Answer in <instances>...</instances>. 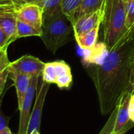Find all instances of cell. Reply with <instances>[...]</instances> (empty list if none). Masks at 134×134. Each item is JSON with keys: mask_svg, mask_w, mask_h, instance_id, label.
<instances>
[{"mask_svg": "<svg viewBox=\"0 0 134 134\" xmlns=\"http://www.w3.org/2000/svg\"><path fill=\"white\" fill-rule=\"evenodd\" d=\"M92 79L103 116L111 114L127 92L134 75V24L108 51L100 65L85 67Z\"/></svg>", "mask_w": 134, "mask_h": 134, "instance_id": "obj_1", "label": "cell"}, {"mask_svg": "<svg viewBox=\"0 0 134 134\" xmlns=\"http://www.w3.org/2000/svg\"><path fill=\"white\" fill-rule=\"evenodd\" d=\"M73 27L62 11L49 16H43L41 38L52 53L71 40Z\"/></svg>", "mask_w": 134, "mask_h": 134, "instance_id": "obj_2", "label": "cell"}, {"mask_svg": "<svg viewBox=\"0 0 134 134\" xmlns=\"http://www.w3.org/2000/svg\"><path fill=\"white\" fill-rule=\"evenodd\" d=\"M126 0H106L103 20V42L111 49L128 30L126 26Z\"/></svg>", "mask_w": 134, "mask_h": 134, "instance_id": "obj_3", "label": "cell"}, {"mask_svg": "<svg viewBox=\"0 0 134 134\" xmlns=\"http://www.w3.org/2000/svg\"><path fill=\"white\" fill-rule=\"evenodd\" d=\"M41 78L49 84H56L60 89L70 88L73 81L71 68L64 60L46 63Z\"/></svg>", "mask_w": 134, "mask_h": 134, "instance_id": "obj_4", "label": "cell"}, {"mask_svg": "<svg viewBox=\"0 0 134 134\" xmlns=\"http://www.w3.org/2000/svg\"><path fill=\"white\" fill-rule=\"evenodd\" d=\"M40 76H33L31 78V82L21 108L19 109L20 111V120L17 134H27L28 125L31 119V107L34 102L35 96L37 92L38 85Z\"/></svg>", "mask_w": 134, "mask_h": 134, "instance_id": "obj_5", "label": "cell"}, {"mask_svg": "<svg viewBox=\"0 0 134 134\" xmlns=\"http://www.w3.org/2000/svg\"><path fill=\"white\" fill-rule=\"evenodd\" d=\"M49 86H50V84L44 82L40 76L38 85V89L36 92L35 101L34 106L31 111V119H30V122L28 125L27 134H30L35 130H37L39 131L42 115V111H43V106H44L45 100H46L47 93L49 91Z\"/></svg>", "mask_w": 134, "mask_h": 134, "instance_id": "obj_6", "label": "cell"}, {"mask_svg": "<svg viewBox=\"0 0 134 134\" xmlns=\"http://www.w3.org/2000/svg\"><path fill=\"white\" fill-rule=\"evenodd\" d=\"M45 64L46 63L35 57L24 55L16 60L10 62L8 68L9 70L15 71L30 77L41 76Z\"/></svg>", "mask_w": 134, "mask_h": 134, "instance_id": "obj_7", "label": "cell"}, {"mask_svg": "<svg viewBox=\"0 0 134 134\" xmlns=\"http://www.w3.org/2000/svg\"><path fill=\"white\" fill-rule=\"evenodd\" d=\"M15 11L18 20L30 24L42 31L43 9L38 4H24L15 7Z\"/></svg>", "mask_w": 134, "mask_h": 134, "instance_id": "obj_8", "label": "cell"}, {"mask_svg": "<svg viewBox=\"0 0 134 134\" xmlns=\"http://www.w3.org/2000/svg\"><path fill=\"white\" fill-rule=\"evenodd\" d=\"M105 7H106V0L103 5L96 12L90 13L89 15L84 16L76 20L73 24V33L75 38L90 31V30L100 27V24L103 23L104 14H105Z\"/></svg>", "mask_w": 134, "mask_h": 134, "instance_id": "obj_9", "label": "cell"}, {"mask_svg": "<svg viewBox=\"0 0 134 134\" xmlns=\"http://www.w3.org/2000/svg\"><path fill=\"white\" fill-rule=\"evenodd\" d=\"M16 21L17 17L15 7L10 2L0 3V27L8 36L9 44L16 40Z\"/></svg>", "mask_w": 134, "mask_h": 134, "instance_id": "obj_10", "label": "cell"}, {"mask_svg": "<svg viewBox=\"0 0 134 134\" xmlns=\"http://www.w3.org/2000/svg\"><path fill=\"white\" fill-rule=\"evenodd\" d=\"M82 51L83 56L82 62L85 68L92 65H100L104 61L109 49L104 42H97L92 49Z\"/></svg>", "mask_w": 134, "mask_h": 134, "instance_id": "obj_11", "label": "cell"}, {"mask_svg": "<svg viewBox=\"0 0 134 134\" xmlns=\"http://www.w3.org/2000/svg\"><path fill=\"white\" fill-rule=\"evenodd\" d=\"M9 71V77L13 82V86L16 89L18 110H19L24 103L31 77L15 71H11V70Z\"/></svg>", "mask_w": 134, "mask_h": 134, "instance_id": "obj_12", "label": "cell"}, {"mask_svg": "<svg viewBox=\"0 0 134 134\" xmlns=\"http://www.w3.org/2000/svg\"><path fill=\"white\" fill-rule=\"evenodd\" d=\"M131 95L132 93L130 92L125 93L118 104V112L113 132H119L122 130L130 122L129 116V104Z\"/></svg>", "mask_w": 134, "mask_h": 134, "instance_id": "obj_13", "label": "cell"}, {"mask_svg": "<svg viewBox=\"0 0 134 134\" xmlns=\"http://www.w3.org/2000/svg\"><path fill=\"white\" fill-rule=\"evenodd\" d=\"M104 2L105 0H82L69 21L73 24L79 18L96 12L103 5Z\"/></svg>", "mask_w": 134, "mask_h": 134, "instance_id": "obj_14", "label": "cell"}, {"mask_svg": "<svg viewBox=\"0 0 134 134\" xmlns=\"http://www.w3.org/2000/svg\"><path fill=\"white\" fill-rule=\"evenodd\" d=\"M100 27H97L90 31H87L76 38L75 40L81 49H90L96 46L98 39Z\"/></svg>", "mask_w": 134, "mask_h": 134, "instance_id": "obj_15", "label": "cell"}, {"mask_svg": "<svg viewBox=\"0 0 134 134\" xmlns=\"http://www.w3.org/2000/svg\"><path fill=\"white\" fill-rule=\"evenodd\" d=\"M42 31L36 29L33 26L17 19L16 28V38L30 37V36H38L41 37Z\"/></svg>", "mask_w": 134, "mask_h": 134, "instance_id": "obj_16", "label": "cell"}, {"mask_svg": "<svg viewBox=\"0 0 134 134\" xmlns=\"http://www.w3.org/2000/svg\"><path fill=\"white\" fill-rule=\"evenodd\" d=\"M63 0H43L38 4L43 9V16H49L61 10Z\"/></svg>", "mask_w": 134, "mask_h": 134, "instance_id": "obj_17", "label": "cell"}, {"mask_svg": "<svg viewBox=\"0 0 134 134\" xmlns=\"http://www.w3.org/2000/svg\"><path fill=\"white\" fill-rule=\"evenodd\" d=\"M82 0H63L61 5V10L68 20L71 19L73 13L77 9L78 5L80 4Z\"/></svg>", "mask_w": 134, "mask_h": 134, "instance_id": "obj_18", "label": "cell"}, {"mask_svg": "<svg viewBox=\"0 0 134 134\" xmlns=\"http://www.w3.org/2000/svg\"><path fill=\"white\" fill-rule=\"evenodd\" d=\"M117 112H118V105L112 111V112L110 114L109 119H108L107 122L105 123V125L104 126V127L102 128V130H100V132L99 133V134H111L113 132L114 127H115V124Z\"/></svg>", "mask_w": 134, "mask_h": 134, "instance_id": "obj_19", "label": "cell"}, {"mask_svg": "<svg viewBox=\"0 0 134 134\" xmlns=\"http://www.w3.org/2000/svg\"><path fill=\"white\" fill-rule=\"evenodd\" d=\"M134 24V0H130L127 3L126 26L127 29L130 28Z\"/></svg>", "mask_w": 134, "mask_h": 134, "instance_id": "obj_20", "label": "cell"}, {"mask_svg": "<svg viewBox=\"0 0 134 134\" xmlns=\"http://www.w3.org/2000/svg\"><path fill=\"white\" fill-rule=\"evenodd\" d=\"M7 48L8 47H4L0 49V73L6 69L10 64V61L8 58Z\"/></svg>", "mask_w": 134, "mask_h": 134, "instance_id": "obj_21", "label": "cell"}, {"mask_svg": "<svg viewBox=\"0 0 134 134\" xmlns=\"http://www.w3.org/2000/svg\"><path fill=\"white\" fill-rule=\"evenodd\" d=\"M9 71L8 68L0 73V98L5 93L6 90H5V88L7 79L9 78Z\"/></svg>", "mask_w": 134, "mask_h": 134, "instance_id": "obj_22", "label": "cell"}, {"mask_svg": "<svg viewBox=\"0 0 134 134\" xmlns=\"http://www.w3.org/2000/svg\"><path fill=\"white\" fill-rule=\"evenodd\" d=\"M4 95L0 98V132H2L3 130H5V128L9 127V119L10 117L9 116H5L1 109L2 107V99H3Z\"/></svg>", "mask_w": 134, "mask_h": 134, "instance_id": "obj_23", "label": "cell"}, {"mask_svg": "<svg viewBox=\"0 0 134 134\" xmlns=\"http://www.w3.org/2000/svg\"><path fill=\"white\" fill-rule=\"evenodd\" d=\"M43 0H10V3L14 5L15 7L27 4V3H35V4H40Z\"/></svg>", "mask_w": 134, "mask_h": 134, "instance_id": "obj_24", "label": "cell"}, {"mask_svg": "<svg viewBox=\"0 0 134 134\" xmlns=\"http://www.w3.org/2000/svg\"><path fill=\"white\" fill-rule=\"evenodd\" d=\"M9 45V38L4 31L0 27V49L4 47H8Z\"/></svg>", "mask_w": 134, "mask_h": 134, "instance_id": "obj_25", "label": "cell"}, {"mask_svg": "<svg viewBox=\"0 0 134 134\" xmlns=\"http://www.w3.org/2000/svg\"><path fill=\"white\" fill-rule=\"evenodd\" d=\"M134 126V122H133L132 121H130L122 130L119 131V132H112L111 134H126L130 129H132Z\"/></svg>", "mask_w": 134, "mask_h": 134, "instance_id": "obj_26", "label": "cell"}, {"mask_svg": "<svg viewBox=\"0 0 134 134\" xmlns=\"http://www.w3.org/2000/svg\"><path fill=\"white\" fill-rule=\"evenodd\" d=\"M129 116L130 121L134 122V102L131 100V98L129 104Z\"/></svg>", "mask_w": 134, "mask_h": 134, "instance_id": "obj_27", "label": "cell"}, {"mask_svg": "<svg viewBox=\"0 0 134 134\" xmlns=\"http://www.w3.org/2000/svg\"><path fill=\"white\" fill-rule=\"evenodd\" d=\"M0 134H13V133H12V132H11L10 129H9V127H7V128H5V130H3L2 132H0Z\"/></svg>", "mask_w": 134, "mask_h": 134, "instance_id": "obj_28", "label": "cell"}, {"mask_svg": "<svg viewBox=\"0 0 134 134\" xmlns=\"http://www.w3.org/2000/svg\"><path fill=\"white\" fill-rule=\"evenodd\" d=\"M131 93H134V75L133 78V82H132V86H131Z\"/></svg>", "mask_w": 134, "mask_h": 134, "instance_id": "obj_29", "label": "cell"}, {"mask_svg": "<svg viewBox=\"0 0 134 134\" xmlns=\"http://www.w3.org/2000/svg\"><path fill=\"white\" fill-rule=\"evenodd\" d=\"M30 134H40V133H39V131L38 130H33L31 133Z\"/></svg>", "mask_w": 134, "mask_h": 134, "instance_id": "obj_30", "label": "cell"}, {"mask_svg": "<svg viewBox=\"0 0 134 134\" xmlns=\"http://www.w3.org/2000/svg\"><path fill=\"white\" fill-rule=\"evenodd\" d=\"M10 2V0H0V3H2V2Z\"/></svg>", "mask_w": 134, "mask_h": 134, "instance_id": "obj_31", "label": "cell"}, {"mask_svg": "<svg viewBox=\"0 0 134 134\" xmlns=\"http://www.w3.org/2000/svg\"><path fill=\"white\" fill-rule=\"evenodd\" d=\"M131 100L134 102V93H133V94L131 95Z\"/></svg>", "mask_w": 134, "mask_h": 134, "instance_id": "obj_32", "label": "cell"}, {"mask_svg": "<svg viewBox=\"0 0 134 134\" xmlns=\"http://www.w3.org/2000/svg\"><path fill=\"white\" fill-rule=\"evenodd\" d=\"M128 1H130V0H127V2H128Z\"/></svg>", "mask_w": 134, "mask_h": 134, "instance_id": "obj_33", "label": "cell"}, {"mask_svg": "<svg viewBox=\"0 0 134 134\" xmlns=\"http://www.w3.org/2000/svg\"><path fill=\"white\" fill-rule=\"evenodd\" d=\"M126 1H127V0H126Z\"/></svg>", "mask_w": 134, "mask_h": 134, "instance_id": "obj_34", "label": "cell"}]
</instances>
